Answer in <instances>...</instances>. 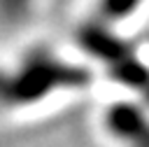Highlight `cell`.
I'll use <instances>...</instances> for the list:
<instances>
[{
  "mask_svg": "<svg viewBox=\"0 0 149 147\" xmlns=\"http://www.w3.org/2000/svg\"><path fill=\"white\" fill-rule=\"evenodd\" d=\"M109 126L114 135L126 140L128 147H149V119L140 110L114 107Z\"/></svg>",
  "mask_w": 149,
  "mask_h": 147,
  "instance_id": "cell-1",
  "label": "cell"
},
{
  "mask_svg": "<svg viewBox=\"0 0 149 147\" xmlns=\"http://www.w3.org/2000/svg\"><path fill=\"white\" fill-rule=\"evenodd\" d=\"M105 2H107V9L116 16L128 14V9H133V5H137V0H105Z\"/></svg>",
  "mask_w": 149,
  "mask_h": 147,
  "instance_id": "cell-2",
  "label": "cell"
}]
</instances>
